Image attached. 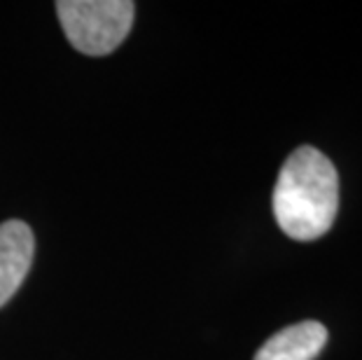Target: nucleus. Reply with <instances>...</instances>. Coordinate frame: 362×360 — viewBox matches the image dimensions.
I'll return each instance as SVG.
<instances>
[{
    "label": "nucleus",
    "instance_id": "20e7f679",
    "mask_svg": "<svg viewBox=\"0 0 362 360\" xmlns=\"http://www.w3.org/2000/svg\"><path fill=\"white\" fill-rule=\"evenodd\" d=\"M327 342V327L318 320L283 327L262 344L255 360H313Z\"/></svg>",
    "mask_w": 362,
    "mask_h": 360
},
{
    "label": "nucleus",
    "instance_id": "f03ea898",
    "mask_svg": "<svg viewBox=\"0 0 362 360\" xmlns=\"http://www.w3.org/2000/svg\"><path fill=\"white\" fill-rule=\"evenodd\" d=\"M131 0H59L57 17L68 42L82 54L105 57L124 42L134 26Z\"/></svg>",
    "mask_w": 362,
    "mask_h": 360
},
{
    "label": "nucleus",
    "instance_id": "7ed1b4c3",
    "mask_svg": "<svg viewBox=\"0 0 362 360\" xmlns=\"http://www.w3.org/2000/svg\"><path fill=\"white\" fill-rule=\"evenodd\" d=\"M35 255V236L24 220L0 225V306L12 300L30 272Z\"/></svg>",
    "mask_w": 362,
    "mask_h": 360
},
{
    "label": "nucleus",
    "instance_id": "f257e3e1",
    "mask_svg": "<svg viewBox=\"0 0 362 360\" xmlns=\"http://www.w3.org/2000/svg\"><path fill=\"white\" fill-rule=\"evenodd\" d=\"M339 211V175L313 145H302L285 159L274 187V216L283 234L313 241L329 232Z\"/></svg>",
    "mask_w": 362,
    "mask_h": 360
}]
</instances>
